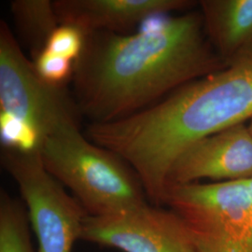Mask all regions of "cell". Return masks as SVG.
Returning a JSON list of instances; mask_svg holds the SVG:
<instances>
[{"instance_id": "obj_1", "label": "cell", "mask_w": 252, "mask_h": 252, "mask_svg": "<svg viewBox=\"0 0 252 252\" xmlns=\"http://www.w3.org/2000/svg\"><path fill=\"white\" fill-rule=\"evenodd\" d=\"M135 34L94 32L75 62L74 98L91 123H110L225 67L200 11L161 15Z\"/></svg>"}, {"instance_id": "obj_2", "label": "cell", "mask_w": 252, "mask_h": 252, "mask_svg": "<svg viewBox=\"0 0 252 252\" xmlns=\"http://www.w3.org/2000/svg\"><path fill=\"white\" fill-rule=\"evenodd\" d=\"M227 62L131 116L87 126L91 141L135 170L154 206L164 205L172 167L189 147L252 120V45Z\"/></svg>"}, {"instance_id": "obj_3", "label": "cell", "mask_w": 252, "mask_h": 252, "mask_svg": "<svg viewBox=\"0 0 252 252\" xmlns=\"http://www.w3.org/2000/svg\"><path fill=\"white\" fill-rule=\"evenodd\" d=\"M40 157L55 180L73 193L88 216H106L150 203L135 170L116 153L94 143L80 124L47 136Z\"/></svg>"}, {"instance_id": "obj_4", "label": "cell", "mask_w": 252, "mask_h": 252, "mask_svg": "<svg viewBox=\"0 0 252 252\" xmlns=\"http://www.w3.org/2000/svg\"><path fill=\"white\" fill-rule=\"evenodd\" d=\"M164 205L188 224L194 252H252V178L171 186Z\"/></svg>"}, {"instance_id": "obj_5", "label": "cell", "mask_w": 252, "mask_h": 252, "mask_svg": "<svg viewBox=\"0 0 252 252\" xmlns=\"http://www.w3.org/2000/svg\"><path fill=\"white\" fill-rule=\"evenodd\" d=\"M1 164L14 180L27 207L37 252H72L88 217L80 202L46 170L39 151L2 148Z\"/></svg>"}, {"instance_id": "obj_6", "label": "cell", "mask_w": 252, "mask_h": 252, "mask_svg": "<svg viewBox=\"0 0 252 252\" xmlns=\"http://www.w3.org/2000/svg\"><path fill=\"white\" fill-rule=\"evenodd\" d=\"M0 111L35 126L42 137L80 124L81 112L65 85L41 79L9 27L0 22Z\"/></svg>"}, {"instance_id": "obj_7", "label": "cell", "mask_w": 252, "mask_h": 252, "mask_svg": "<svg viewBox=\"0 0 252 252\" xmlns=\"http://www.w3.org/2000/svg\"><path fill=\"white\" fill-rule=\"evenodd\" d=\"M81 240L122 252H194L186 221L170 208L151 203L87 217Z\"/></svg>"}, {"instance_id": "obj_8", "label": "cell", "mask_w": 252, "mask_h": 252, "mask_svg": "<svg viewBox=\"0 0 252 252\" xmlns=\"http://www.w3.org/2000/svg\"><path fill=\"white\" fill-rule=\"evenodd\" d=\"M251 178L252 135L248 125L240 124L189 147L173 165L167 189L204 180L231 182Z\"/></svg>"}, {"instance_id": "obj_9", "label": "cell", "mask_w": 252, "mask_h": 252, "mask_svg": "<svg viewBox=\"0 0 252 252\" xmlns=\"http://www.w3.org/2000/svg\"><path fill=\"white\" fill-rule=\"evenodd\" d=\"M54 9L60 25L94 32L121 33L149 19L187 10L189 0H56Z\"/></svg>"}, {"instance_id": "obj_10", "label": "cell", "mask_w": 252, "mask_h": 252, "mask_svg": "<svg viewBox=\"0 0 252 252\" xmlns=\"http://www.w3.org/2000/svg\"><path fill=\"white\" fill-rule=\"evenodd\" d=\"M207 37L226 62L252 45V0L199 1Z\"/></svg>"}, {"instance_id": "obj_11", "label": "cell", "mask_w": 252, "mask_h": 252, "mask_svg": "<svg viewBox=\"0 0 252 252\" xmlns=\"http://www.w3.org/2000/svg\"><path fill=\"white\" fill-rule=\"evenodd\" d=\"M10 12L33 60L45 49L50 36L60 26L54 1L14 0L10 2Z\"/></svg>"}, {"instance_id": "obj_12", "label": "cell", "mask_w": 252, "mask_h": 252, "mask_svg": "<svg viewBox=\"0 0 252 252\" xmlns=\"http://www.w3.org/2000/svg\"><path fill=\"white\" fill-rule=\"evenodd\" d=\"M27 207L23 200L0 191V252H35Z\"/></svg>"}, {"instance_id": "obj_13", "label": "cell", "mask_w": 252, "mask_h": 252, "mask_svg": "<svg viewBox=\"0 0 252 252\" xmlns=\"http://www.w3.org/2000/svg\"><path fill=\"white\" fill-rule=\"evenodd\" d=\"M0 136L2 148L21 153L40 150L42 137L35 126L20 118L0 111Z\"/></svg>"}, {"instance_id": "obj_14", "label": "cell", "mask_w": 252, "mask_h": 252, "mask_svg": "<svg viewBox=\"0 0 252 252\" xmlns=\"http://www.w3.org/2000/svg\"><path fill=\"white\" fill-rule=\"evenodd\" d=\"M85 40L86 35L80 28L70 25H60L50 36L45 49L75 63L81 56Z\"/></svg>"}, {"instance_id": "obj_15", "label": "cell", "mask_w": 252, "mask_h": 252, "mask_svg": "<svg viewBox=\"0 0 252 252\" xmlns=\"http://www.w3.org/2000/svg\"><path fill=\"white\" fill-rule=\"evenodd\" d=\"M36 72L42 80L54 85H64V82L72 78L75 63L44 49L32 60Z\"/></svg>"}, {"instance_id": "obj_16", "label": "cell", "mask_w": 252, "mask_h": 252, "mask_svg": "<svg viewBox=\"0 0 252 252\" xmlns=\"http://www.w3.org/2000/svg\"><path fill=\"white\" fill-rule=\"evenodd\" d=\"M249 122H250V124L248 125V127H249V130H250V132H251V134H252V120H250Z\"/></svg>"}]
</instances>
